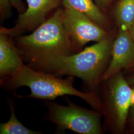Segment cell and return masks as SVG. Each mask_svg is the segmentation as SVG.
Masks as SVG:
<instances>
[{
	"label": "cell",
	"instance_id": "7c38bea8",
	"mask_svg": "<svg viewBox=\"0 0 134 134\" xmlns=\"http://www.w3.org/2000/svg\"><path fill=\"white\" fill-rule=\"evenodd\" d=\"M10 110V119L4 123L0 124L1 134H42V132L35 131L24 127L17 118L14 111V105L13 102H9Z\"/></svg>",
	"mask_w": 134,
	"mask_h": 134
},
{
	"label": "cell",
	"instance_id": "277c9868",
	"mask_svg": "<svg viewBox=\"0 0 134 134\" xmlns=\"http://www.w3.org/2000/svg\"><path fill=\"white\" fill-rule=\"evenodd\" d=\"M68 105H62L51 100H44L47 108L45 121L56 126L55 134L65 133L71 130L80 134L102 133L98 112L88 110L73 103L69 97L65 98Z\"/></svg>",
	"mask_w": 134,
	"mask_h": 134
},
{
	"label": "cell",
	"instance_id": "9a60e30c",
	"mask_svg": "<svg viewBox=\"0 0 134 134\" xmlns=\"http://www.w3.org/2000/svg\"><path fill=\"white\" fill-rule=\"evenodd\" d=\"M96 4L100 9H105L113 0H94Z\"/></svg>",
	"mask_w": 134,
	"mask_h": 134
},
{
	"label": "cell",
	"instance_id": "2e32d148",
	"mask_svg": "<svg viewBox=\"0 0 134 134\" xmlns=\"http://www.w3.org/2000/svg\"><path fill=\"white\" fill-rule=\"evenodd\" d=\"M127 81L128 82L129 85H134V74L129 77L127 79Z\"/></svg>",
	"mask_w": 134,
	"mask_h": 134
},
{
	"label": "cell",
	"instance_id": "ac0fdd59",
	"mask_svg": "<svg viewBox=\"0 0 134 134\" xmlns=\"http://www.w3.org/2000/svg\"><path fill=\"white\" fill-rule=\"evenodd\" d=\"M131 106H134V89L132 90L131 96Z\"/></svg>",
	"mask_w": 134,
	"mask_h": 134
},
{
	"label": "cell",
	"instance_id": "4fadbf2b",
	"mask_svg": "<svg viewBox=\"0 0 134 134\" xmlns=\"http://www.w3.org/2000/svg\"><path fill=\"white\" fill-rule=\"evenodd\" d=\"M10 0H0V15L1 21L9 18L11 14Z\"/></svg>",
	"mask_w": 134,
	"mask_h": 134
},
{
	"label": "cell",
	"instance_id": "e0dca14e",
	"mask_svg": "<svg viewBox=\"0 0 134 134\" xmlns=\"http://www.w3.org/2000/svg\"><path fill=\"white\" fill-rule=\"evenodd\" d=\"M129 31L130 34H131V36H132V39H133L134 42V23L133 25H132Z\"/></svg>",
	"mask_w": 134,
	"mask_h": 134
},
{
	"label": "cell",
	"instance_id": "d6986e66",
	"mask_svg": "<svg viewBox=\"0 0 134 134\" xmlns=\"http://www.w3.org/2000/svg\"><path fill=\"white\" fill-rule=\"evenodd\" d=\"M131 69L134 70V63L131 65Z\"/></svg>",
	"mask_w": 134,
	"mask_h": 134
},
{
	"label": "cell",
	"instance_id": "8992f818",
	"mask_svg": "<svg viewBox=\"0 0 134 134\" xmlns=\"http://www.w3.org/2000/svg\"><path fill=\"white\" fill-rule=\"evenodd\" d=\"M63 6V25L75 53L82 51L88 42H98L110 34L86 14L70 6Z\"/></svg>",
	"mask_w": 134,
	"mask_h": 134
},
{
	"label": "cell",
	"instance_id": "5bb4252c",
	"mask_svg": "<svg viewBox=\"0 0 134 134\" xmlns=\"http://www.w3.org/2000/svg\"><path fill=\"white\" fill-rule=\"evenodd\" d=\"M12 7L15 8L19 14H22L25 12L24 4L21 0H10Z\"/></svg>",
	"mask_w": 134,
	"mask_h": 134
},
{
	"label": "cell",
	"instance_id": "52a82bcc",
	"mask_svg": "<svg viewBox=\"0 0 134 134\" xmlns=\"http://www.w3.org/2000/svg\"><path fill=\"white\" fill-rule=\"evenodd\" d=\"M27 8L19 14L14 27L8 29L1 27L0 33L14 38L28 32H32L48 19V16L57 10L63 0H26Z\"/></svg>",
	"mask_w": 134,
	"mask_h": 134
},
{
	"label": "cell",
	"instance_id": "6da1fadb",
	"mask_svg": "<svg viewBox=\"0 0 134 134\" xmlns=\"http://www.w3.org/2000/svg\"><path fill=\"white\" fill-rule=\"evenodd\" d=\"M114 40L113 36L110 34L105 38L79 53L45 58L26 65L35 71L57 77H79L94 90L109 66Z\"/></svg>",
	"mask_w": 134,
	"mask_h": 134
},
{
	"label": "cell",
	"instance_id": "9c48e42d",
	"mask_svg": "<svg viewBox=\"0 0 134 134\" xmlns=\"http://www.w3.org/2000/svg\"><path fill=\"white\" fill-rule=\"evenodd\" d=\"M24 64L14 38L0 33V81L14 75Z\"/></svg>",
	"mask_w": 134,
	"mask_h": 134
},
{
	"label": "cell",
	"instance_id": "ba28073f",
	"mask_svg": "<svg viewBox=\"0 0 134 134\" xmlns=\"http://www.w3.org/2000/svg\"><path fill=\"white\" fill-rule=\"evenodd\" d=\"M134 63V42L128 30L119 29L113 41L109 66L101 79L106 81Z\"/></svg>",
	"mask_w": 134,
	"mask_h": 134
},
{
	"label": "cell",
	"instance_id": "8fae6325",
	"mask_svg": "<svg viewBox=\"0 0 134 134\" xmlns=\"http://www.w3.org/2000/svg\"><path fill=\"white\" fill-rule=\"evenodd\" d=\"M115 15L119 29L129 30L134 23V0H120Z\"/></svg>",
	"mask_w": 134,
	"mask_h": 134
},
{
	"label": "cell",
	"instance_id": "30bf717a",
	"mask_svg": "<svg viewBox=\"0 0 134 134\" xmlns=\"http://www.w3.org/2000/svg\"><path fill=\"white\" fill-rule=\"evenodd\" d=\"M63 5H69L86 14L96 24L105 29L108 21L93 0H63Z\"/></svg>",
	"mask_w": 134,
	"mask_h": 134
},
{
	"label": "cell",
	"instance_id": "3957f363",
	"mask_svg": "<svg viewBox=\"0 0 134 134\" xmlns=\"http://www.w3.org/2000/svg\"><path fill=\"white\" fill-rule=\"evenodd\" d=\"M63 13V9L58 8L30 34L14 38L25 64L45 58L75 54L64 27Z\"/></svg>",
	"mask_w": 134,
	"mask_h": 134
},
{
	"label": "cell",
	"instance_id": "5b68a950",
	"mask_svg": "<svg viewBox=\"0 0 134 134\" xmlns=\"http://www.w3.org/2000/svg\"><path fill=\"white\" fill-rule=\"evenodd\" d=\"M103 81L106 83L103 100L101 102V110L110 129L121 131L124 128L131 106L132 90L120 72Z\"/></svg>",
	"mask_w": 134,
	"mask_h": 134
},
{
	"label": "cell",
	"instance_id": "7a4b0ae2",
	"mask_svg": "<svg viewBox=\"0 0 134 134\" xmlns=\"http://www.w3.org/2000/svg\"><path fill=\"white\" fill-rule=\"evenodd\" d=\"M75 77L65 79L51 74L39 72L25 64L10 77L0 81V86L14 93L19 98H32L54 101L60 96H76L86 102L91 107L101 110V100L96 92H83L74 86Z\"/></svg>",
	"mask_w": 134,
	"mask_h": 134
}]
</instances>
